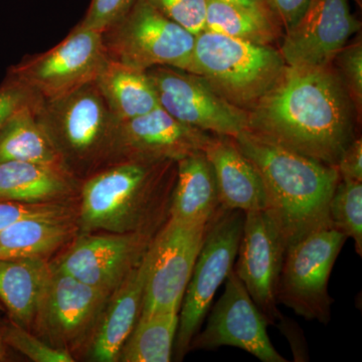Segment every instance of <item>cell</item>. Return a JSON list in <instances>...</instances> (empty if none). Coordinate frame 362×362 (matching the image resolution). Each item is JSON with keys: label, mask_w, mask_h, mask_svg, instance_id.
Here are the masks:
<instances>
[{"label": "cell", "mask_w": 362, "mask_h": 362, "mask_svg": "<svg viewBox=\"0 0 362 362\" xmlns=\"http://www.w3.org/2000/svg\"><path fill=\"white\" fill-rule=\"evenodd\" d=\"M235 140L263 180L269 209L287 249L314 230L334 226L329 204L340 180L337 166L302 156L251 130Z\"/></svg>", "instance_id": "3"}, {"label": "cell", "mask_w": 362, "mask_h": 362, "mask_svg": "<svg viewBox=\"0 0 362 362\" xmlns=\"http://www.w3.org/2000/svg\"><path fill=\"white\" fill-rule=\"evenodd\" d=\"M146 73L161 108L181 123L232 138L249 129V111L226 101L199 76L173 66H156Z\"/></svg>", "instance_id": "11"}, {"label": "cell", "mask_w": 362, "mask_h": 362, "mask_svg": "<svg viewBox=\"0 0 362 362\" xmlns=\"http://www.w3.org/2000/svg\"><path fill=\"white\" fill-rule=\"evenodd\" d=\"M73 233L71 218H23L0 230V259H47Z\"/></svg>", "instance_id": "24"}, {"label": "cell", "mask_w": 362, "mask_h": 362, "mask_svg": "<svg viewBox=\"0 0 362 362\" xmlns=\"http://www.w3.org/2000/svg\"><path fill=\"white\" fill-rule=\"evenodd\" d=\"M340 78L350 99L354 102L357 114L361 115L362 108V44L361 40L351 45H345L337 54Z\"/></svg>", "instance_id": "32"}, {"label": "cell", "mask_w": 362, "mask_h": 362, "mask_svg": "<svg viewBox=\"0 0 362 362\" xmlns=\"http://www.w3.org/2000/svg\"><path fill=\"white\" fill-rule=\"evenodd\" d=\"M107 61L102 33L76 25L56 47L26 57L7 73L40 101L49 102L95 82Z\"/></svg>", "instance_id": "9"}, {"label": "cell", "mask_w": 362, "mask_h": 362, "mask_svg": "<svg viewBox=\"0 0 362 362\" xmlns=\"http://www.w3.org/2000/svg\"><path fill=\"white\" fill-rule=\"evenodd\" d=\"M249 113L247 130L330 166L356 139L358 114L332 63L286 66Z\"/></svg>", "instance_id": "1"}, {"label": "cell", "mask_w": 362, "mask_h": 362, "mask_svg": "<svg viewBox=\"0 0 362 362\" xmlns=\"http://www.w3.org/2000/svg\"><path fill=\"white\" fill-rule=\"evenodd\" d=\"M337 168L340 180L362 182L361 138H356L343 151Z\"/></svg>", "instance_id": "35"}, {"label": "cell", "mask_w": 362, "mask_h": 362, "mask_svg": "<svg viewBox=\"0 0 362 362\" xmlns=\"http://www.w3.org/2000/svg\"><path fill=\"white\" fill-rule=\"evenodd\" d=\"M102 39L111 61L144 71L156 66L187 71L195 35L147 0H137L123 18L102 33Z\"/></svg>", "instance_id": "6"}, {"label": "cell", "mask_w": 362, "mask_h": 362, "mask_svg": "<svg viewBox=\"0 0 362 362\" xmlns=\"http://www.w3.org/2000/svg\"><path fill=\"white\" fill-rule=\"evenodd\" d=\"M218 183L204 151L176 161L169 216L185 223H209L220 209Z\"/></svg>", "instance_id": "21"}, {"label": "cell", "mask_w": 362, "mask_h": 362, "mask_svg": "<svg viewBox=\"0 0 362 362\" xmlns=\"http://www.w3.org/2000/svg\"><path fill=\"white\" fill-rule=\"evenodd\" d=\"M176 161L122 160L83 180L78 225L83 233L156 235L169 218Z\"/></svg>", "instance_id": "2"}, {"label": "cell", "mask_w": 362, "mask_h": 362, "mask_svg": "<svg viewBox=\"0 0 362 362\" xmlns=\"http://www.w3.org/2000/svg\"><path fill=\"white\" fill-rule=\"evenodd\" d=\"M95 84L119 123L145 115L160 107L146 71L108 59Z\"/></svg>", "instance_id": "23"}, {"label": "cell", "mask_w": 362, "mask_h": 362, "mask_svg": "<svg viewBox=\"0 0 362 362\" xmlns=\"http://www.w3.org/2000/svg\"><path fill=\"white\" fill-rule=\"evenodd\" d=\"M4 359V349H2V337H0V361Z\"/></svg>", "instance_id": "38"}, {"label": "cell", "mask_w": 362, "mask_h": 362, "mask_svg": "<svg viewBox=\"0 0 362 362\" xmlns=\"http://www.w3.org/2000/svg\"><path fill=\"white\" fill-rule=\"evenodd\" d=\"M73 214L62 202L23 204L0 201V230L23 218H71Z\"/></svg>", "instance_id": "31"}, {"label": "cell", "mask_w": 362, "mask_h": 362, "mask_svg": "<svg viewBox=\"0 0 362 362\" xmlns=\"http://www.w3.org/2000/svg\"><path fill=\"white\" fill-rule=\"evenodd\" d=\"M359 28L349 0H309L299 20L286 30L279 51L286 66L327 65Z\"/></svg>", "instance_id": "16"}, {"label": "cell", "mask_w": 362, "mask_h": 362, "mask_svg": "<svg viewBox=\"0 0 362 362\" xmlns=\"http://www.w3.org/2000/svg\"><path fill=\"white\" fill-rule=\"evenodd\" d=\"M37 113L64 168L77 180L116 163L120 123L95 82L54 101H40Z\"/></svg>", "instance_id": "4"}, {"label": "cell", "mask_w": 362, "mask_h": 362, "mask_svg": "<svg viewBox=\"0 0 362 362\" xmlns=\"http://www.w3.org/2000/svg\"><path fill=\"white\" fill-rule=\"evenodd\" d=\"M148 268L147 250L141 262L109 295L90 337V358L93 361H118L121 349L141 314Z\"/></svg>", "instance_id": "18"}, {"label": "cell", "mask_w": 362, "mask_h": 362, "mask_svg": "<svg viewBox=\"0 0 362 362\" xmlns=\"http://www.w3.org/2000/svg\"><path fill=\"white\" fill-rule=\"evenodd\" d=\"M180 312L140 317L121 349L118 361L169 362L173 359Z\"/></svg>", "instance_id": "27"}, {"label": "cell", "mask_w": 362, "mask_h": 362, "mask_svg": "<svg viewBox=\"0 0 362 362\" xmlns=\"http://www.w3.org/2000/svg\"><path fill=\"white\" fill-rule=\"evenodd\" d=\"M40 101L18 78L7 73L0 85V130L23 107Z\"/></svg>", "instance_id": "34"}, {"label": "cell", "mask_w": 362, "mask_h": 362, "mask_svg": "<svg viewBox=\"0 0 362 362\" xmlns=\"http://www.w3.org/2000/svg\"><path fill=\"white\" fill-rule=\"evenodd\" d=\"M154 237L143 233H86L52 268L111 294L141 262Z\"/></svg>", "instance_id": "15"}, {"label": "cell", "mask_w": 362, "mask_h": 362, "mask_svg": "<svg viewBox=\"0 0 362 362\" xmlns=\"http://www.w3.org/2000/svg\"><path fill=\"white\" fill-rule=\"evenodd\" d=\"M51 273L45 258L0 259V301L13 323L33 325Z\"/></svg>", "instance_id": "22"}, {"label": "cell", "mask_w": 362, "mask_h": 362, "mask_svg": "<svg viewBox=\"0 0 362 362\" xmlns=\"http://www.w3.org/2000/svg\"><path fill=\"white\" fill-rule=\"evenodd\" d=\"M287 245L270 209L245 213L233 270L269 324L282 321L276 294Z\"/></svg>", "instance_id": "14"}, {"label": "cell", "mask_w": 362, "mask_h": 362, "mask_svg": "<svg viewBox=\"0 0 362 362\" xmlns=\"http://www.w3.org/2000/svg\"><path fill=\"white\" fill-rule=\"evenodd\" d=\"M202 151L213 166L221 206L244 213L269 209L263 180L235 138L213 135Z\"/></svg>", "instance_id": "19"}, {"label": "cell", "mask_w": 362, "mask_h": 362, "mask_svg": "<svg viewBox=\"0 0 362 362\" xmlns=\"http://www.w3.org/2000/svg\"><path fill=\"white\" fill-rule=\"evenodd\" d=\"M211 134L176 120L161 107L119 124L117 161H178L202 151Z\"/></svg>", "instance_id": "17"}, {"label": "cell", "mask_w": 362, "mask_h": 362, "mask_svg": "<svg viewBox=\"0 0 362 362\" xmlns=\"http://www.w3.org/2000/svg\"><path fill=\"white\" fill-rule=\"evenodd\" d=\"M2 341L35 362H73L71 351L56 349L42 338L30 334L18 324L7 326L1 335Z\"/></svg>", "instance_id": "29"}, {"label": "cell", "mask_w": 362, "mask_h": 362, "mask_svg": "<svg viewBox=\"0 0 362 362\" xmlns=\"http://www.w3.org/2000/svg\"><path fill=\"white\" fill-rule=\"evenodd\" d=\"M347 237L335 226L314 230L286 251L279 277L278 304L307 321L329 322L333 298L328 282Z\"/></svg>", "instance_id": "8"}, {"label": "cell", "mask_w": 362, "mask_h": 362, "mask_svg": "<svg viewBox=\"0 0 362 362\" xmlns=\"http://www.w3.org/2000/svg\"><path fill=\"white\" fill-rule=\"evenodd\" d=\"M285 66L280 51L272 45L202 30L195 35L187 71L201 77L226 101L250 111Z\"/></svg>", "instance_id": "5"}, {"label": "cell", "mask_w": 362, "mask_h": 362, "mask_svg": "<svg viewBox=\"0 0 362 362\" xmlns=\"http://www.w3.org/2000/svg\"><path fill=\"white\" fill-rule=\"evenodd\" d=\"M108 293L52 268L33 325L56 349H75L90 338Z\"/></svg>", "instance_id": "13"}, {"label": "cell", "mask_w": 362, "mask_h": 362, "mask_svg": "<svg viewBox=\"0 0 362 362\" xmlns=\"http://www.w3.org/2000/svg\"><path fill=\"white\" fill-rule=\"evenodd\" d=\"M245 213L220 206L207 226L180 310L173 351L176 361L189 352L192 338L202 329L218 288L233 271L239 250Z\"/></svg>", "instance_id": "7"}, {"label": "cell", "mask_w": 362, "mask_h": 362, "mask_svg": "<svg viewBox=\"0 0 362 362\" xmlns=\"http://www.w3.org/2000/svg\"><path fill=\"white\" fill-rule=\"evenodd\" d=\"M268 325L265 315L233 270L226 278L225 291L207 317L206 326L192 338L189 351L233 346L263 362L287 361L272 344Z\"/></svg>", "instance_id": "12"}, {"label": "cell", "mask_w": 362, "mask_h": 362, "mask_svg": "<svg viewBox=\"0 0 362 362\" xmlns=\"http://www.w3.org/2000/svg\"><path fill=\"white\" fill-rule=\"evenodd\" d=\"M221 1L228 2V4H235V6L247 7V8L256 9V11H263V13L273 14L270 8L267 6L265 0H221Z\"/></svg>", "instance_id": "37"}, {"label": "cell", "mask_w": 362, "mask_h": 362, "mask_svg": "<svg viewBox=\"0 0 362 362\" xmlns=\"http://www.w3.org/2000/svg\"><path fill=\"white\" fill-rule=\"evenodd\" d=\"M157 11L197 35L204 30L206 0H147Z\"/></svg>", "instance_id": "30"}, {"label": "cell", "mask_w": 362, "mask_h": 362, "mask_svg": "<svg viewBox=\"0 0 362 362\" xmlns=\"http://www.w3.org/2000/svg\"><path fill=\"white\" fill-rule=\"evenodd\" d=\"M329 216L333 226L352 238L362 256V182L339 180L331 197Z\"/></svg>", "instance_id": "28"}, {"label": "cell", "mask_w": 362, "mask_h": 362, "mask_svg": "<svg viewBox=\"0 0 362 362\" xmlns=\"http://www.w3.org/2000/svg\"><path fill=\"white\" fill-rule=\"evenodd\" d=\"M39 102L23 107L0 130V162H37L63 166L37 117Z\"/></svg>", "instance_id": "25"}, {"label": "cell", "mask_w": 362, "mask_h": 362, "mask_svg": "<svg viewBox=\"0 0 362 362\" xmlns=\"http://www.w3.org/2000/svg\"><path fill=\"white\" fill-rule=\"evenodd\" d=\"M281 28L273 14L221 0H206L204 30L252 44L272 45L278 39Z\"/></svg>", "instance_id": "26"}, {"label": "cell", "mask_w": 362, "mask_h": 362, "mask_svg": "<svg viewBox=\"0 0 362 362\" xmlns=\"http://www.w3.org/2000/svg\"><path fill=\"white\" fill-rule=\"evenodd\" d=\"M78 181L59 164L0 162V201L23 204L62 202L74 194Z\"/></svg>", "instance_id": "20"}, {"label": "cell", "mask_w": 362, "mask_h": 362, "mask_svg": "<svg viewBox=\"0 0 362 362\" xmlns=\"http://www.w3.org/2000/svg\"><path fill=\"white\" fill-rule=\"evenodd\" d=\"M137 0H90L89 8L78 26L103 33L123 18Z\"/></svg>", "instance_id": "33"}, {"label": "cell", "mask_w": 362, "mask_h": 362, "mask_svg": "<svg viewBox=\"0 0 362 362\" xmlns=\"http://www.w3.org/2000/svg\"><path fill=\"white\" fill-rule=\"evenodd\" d=\"M267 6L285 30L290 28L303 14L309 0H265Z\"/></svg>", "instance_id": "36"}, {"label": "cell", "mask_w": 362, "mask_h": 362, "mask_svg": "<svg viewBox=\"0 0 362 362\" xmlns=\"http://www.w3.org/2000/svg\"><path fill=\"white\" fill-rule=\"evenodd\" d=\"M209 223H185L169 216L157 232L148 247V275L140 317L180 312Z\"/></svg>", "instance_id": "10"}]
</instances>
